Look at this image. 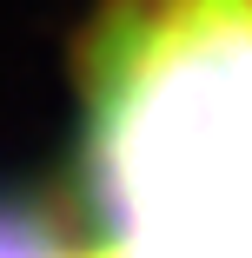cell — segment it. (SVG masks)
Returning a JSON list of instances; mask_svg holds the SVG:
<instances>
[{
  "label": "cell",
  "instance_id": "cell-2",
  "mask_svg": "<svg viewBox=\"0 0 252 258\" xmlns=\"http://www.w3.org/2000/svg\"><path fill=\"white\" fill-rule=\"evenodd\" d=\"M0 258H67V245L46 232L33 212H20V205L7 199V205H0Z\"/></svg>",
  "mask_w": 252,
  "mask_h": 258
},
{
  "label": "cell",
  "instance_id": "cell-3",
  "mask_svg": "<svg viewBox=\"0 0 252 258\" xmlns=\"http://www.w3.org/2000/svg\"><path fill=\"white\" fill-rule=\"evenodd\" d=\"M107 258H120V251H107Z\"/></svg>",
  "mask_w": 252,
  "mask_h": 258
},
{
  "label": "cell",
  "instance_id": "cell-1",
  "mask_svg": "<svg viewBox=\"0 0 252 258\" xmlns=\"http://www.w3.org/2000/svg\"><path fill=\"white\" fill-rule=\"evenodd\" d=\"M80 166L120 258H252V0H99Z\"/></svg>",
  "mask_w": 252,
  "mask_h": 258
}]
</instances>
